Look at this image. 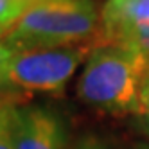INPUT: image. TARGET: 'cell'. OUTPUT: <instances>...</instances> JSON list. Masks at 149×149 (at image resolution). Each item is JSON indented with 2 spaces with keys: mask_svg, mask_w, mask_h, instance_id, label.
<instances>
[{
  "mask_svg": "<svg viewBox=\"0 0 149 149\" xmlns=\"http://www.w3.org/2000/svg\"><path fill=\"white\" fill-rule=\"evenodd\" d=\"M149 61L119 45H97L77 81V97L90 108L110 115H138Z\"/></svg>",
  "mask_w": 149,
  "mask_h": 149,
  "instance_id": "cell-1",
  "label": "cell"
},
{
  "mask_svg": "<svg viewBox=\"0 0 149 149\" xmlns=\"http://www.w3.org/2000/svg\"><path fill=\"white\" fill-rule=\"evenodd\" d=\"M101 34V11L95 0H50L29 7L0 41L11 52L95 47Z\"/></svg>",
  "mask_w": 149,
  "mask_h": 149,
  "instance_id": "cell-2",
  "label": "cell"
},
{
  "mask_svg": "<svg viewBox=\"0 0 149 149\" xmlns=\"http://www.w3.org/2000/svg\"><path fill=\"white\" fill-rule=\"evenodd\" d=\"M92 49V45H72L24 52L9 50L7 86L20 92H63Z\"/></svg>",
  "mask_w": 149,
  "mask_h": 149,
  "instance_id": "cell-3",
  "label": "cell"
},
{
  "mask_svg": "<svg viewBox=\"0 0 149 149\" xmlns=\"http://www.w3.org/2000/svg\"><path fill=\"white\" fill-rule=\"evenodd\" d=\"M97 45H119L149 61V0H106Z\"/></svg>",
  "mask_w": 149,
  "mask_h": 149,
  "instance_id": "cell-4",
  "label": "cell"
},
{
  "mask_svg": "<svg viewBox=\"0 0 149 149\" xmlns=\"http://www.w3.org/2000/svg\"><path fill=\"white\" fill-rule=\"evenodd\" d=\"M13 136L16 149H68L67 126L50 106H13Z\"/></svg>",
  "mask_w": 149,
  "mask_h": 149,
  "instance_id": "cell-5",
  "label": "cell"
},
{
  "mask_svg": "<svg viewBox=\"0 0 149 149\" xmlns=\"http://www.w3.org/2000/svg\"><path fill=\"white\" fill-rule=\"evenodd\" d=\"M31 6L24 0H0V41L24 16Z\"/></svg>",
  "mask_w": 149,
  "mask_h": 149,
  "instance_id": "cell-6",
  "label": "cell"
},
{
  "mask_svg": "<svg viewBox=\"0 0 149 149\" xmlns=\"http://www.w3.org/2000/svg\"><path fill=\"white\" fill-rule=\"evenodd\" d=\"M13 106L15 104L0 106V149H16L13 136Z\"/></svg>",
  "mask_w": 149,
  "mask_h": 149,
  "instance_id": "cell-7",
  "label": "cell"
},
{
  "mask_svg": "<svg viewBox=\"0 0 149 149\" xmlns=\"http://www.w3.org/2000/svg\"><path fill=\"white\" fill-rule=\"evenodd\" d=\"M140 122L144 126V130L149 133V74L144 79V84H142V93H140Z\"/></svg>",
  "mask_w": 149,
  "mask_h": 149,
  "instance_id": "cell-8",
  "label": "cell"
},
{
  "mask_svg": "<svg viewBox=\"0 0 149 149\" xmlns=\"http://www.w3.org/2000/svg\"><path fill=\"white\" fill-rule=\"evenodd\" d=\"M7 59H9V49H6L0 43V99H2L4 92L9 90V86H7Z\"/></svg>",
  "mask_w": 149,
  "mask_h": 149,
  "instance_id": "cell-9",
  "label": "cell"
},
{
  "mask_svg": "<svg viewBox=\"0 0 149 149\" xmlns=\"http://www.w3.org/2000/svg\"><path fill=\"white\" fill-rule=\"evenodd\" d=\"M68 149H108V147H106V144L101 138L93 136V135H86L81 140H77L74 146H70Z\"/></svg>",
  "mask_w": 149,
  "mask_h": 149,
  "instance_id": "cell-10",
  "label": "cell"
},
{
  "mask_svg": "<svg viewBox=\"0 0 149 149\" xmlns=\"http://www.w3.org/2000/svg\"><path fill=\"white\" fill-rule=\"evenodd\" d=\"M25 4H29L31 7L33 6H36V4H43V2H50V0H24Z\"/></svg>",
  "mask_w": 149,
  "mask_h": 149,
  "instance_id": "cell-11",
  "label": "cell"
},
{
  "mask_svg": "<svg viewBox=\"0 0 149 149\" xmlns=\"http://www.w3.org/2000/svg\"><path fill=\"white\" fill-rule=\"evenodd\" d=\"M135 149H149V147H147V146H136Z\"/></svg>",
  "mask_w": 149,
  "mask_h": 149,
  "instance_id": "cell-12",
  "label": "cell"
}]
</instances>
